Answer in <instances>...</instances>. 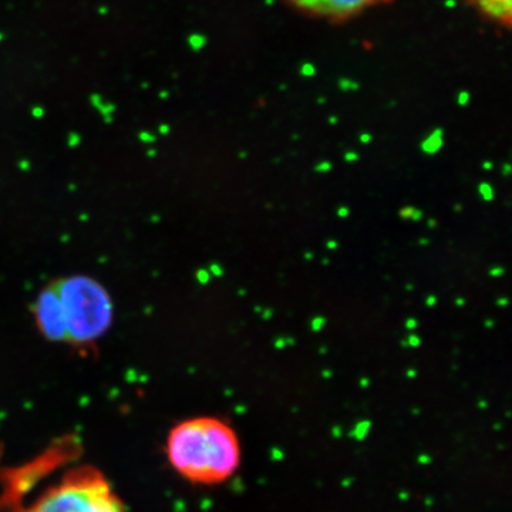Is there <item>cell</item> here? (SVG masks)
<instances>
[{
	"mask_svg": "<svg viewBox=\"0 0 512 512\" xmlns=\"http://www.w3.org/2000/svg\"><path fill=\"white\" fill-rule=\"evenodd\" d=\"M330 168H332V164L325 161V163L319 164L318 167H316V171H318V173H328Z\"/></svg>",
	"mask_w": 512,
	"mask_h": 512,
	"instance_id": "cell-11",
	"label": "cell"
},
{
	"mask_svg": "<svg viewBox=\"0 0 512 512\" xmlns=\"http://www.w3.org/2000/svg\"><path fill=\"white\" fill-rule=\"evenodd\" d=\"M491 167H493V164H491V163H485L484 164L485 170H490Z\"/></svg>",
	"mask_w": 512,
	"mask_h": 512,
	"instance_id": "cell-18",
	"label": "cell"
},
{
	"mask_svg": "<svg viewBox=\"0 0 512 512\" xmlns=\"http://www.w3.org/2000/svg\"><path fill=\"white\" fill-rule=\"evenodd\" d=\"M326 320L323 318H315L312 322V329L315 330V332H319V330L323 329V326H325Z\"/></svg>",
	"mask_w": 512,
	"mask_h": 512,
	"instance_id": "cell-10",
	"label": "cell"
},
{
	"mask_svg": "<svg viewBox=\"0 0 512 512\" xmlns=\"http://www.w3.org/2000/svg\"><path fill=\"white\" fill-rule=\"evenodd\" d=\"M171 467L194 484L225 483L241 466V443L235 430L217 417L181 421L167 437Z\"/></svg>",
	"mask_w": 512,
	"mask_h": 512,
	"instance_id": "cell-1",
	"label": "cell"
},
{
	"mask_svg": "<svg viewBox=\"0 0 512 512\" xmlns=\"http://www.w3.org/2000/svg\"><path fill=\"white\" fill-rule=\"evenodd\" d=\"M412 340H413L412 345H419V339L414 338V336H413Z\"/></svg>",
	"mask_w": 512,
	"mask_h": 512,
	"instance_id": "cell-19",
	"label": "cell"
},
{
	"mask_svg": "<svg viewBox=\"0 0 512 512\" xmlns=\"http://www.w3.org/2000/svg\"><path fill=\"white\" fill-rule=\"evenodd\" d=\"M346 161H349V163H352V161H356L359 156H357L356 153H348L346 154Z\"/></svg>",
	"mask_w": 512,
	"mask_h": 512,
	"instance_id": "cell-14",
	"label": "cell"
},
{
	"mask_svg": "<svg viewBox=\"0 0 512 512\" xmlns=\"http://www.w3.org/2000/svg\"><path fill=\"white\" fill-rule=\"evenodd\" d=\"M369 140H370L369 136H363V137H362V141H363V143H365V141H366V143H367V141H369Z\"/></svg>",
	"mask_w": 512,
	"mask_h": 512,
	"instance_id": "cell-22",
	"label": "cell"
},
{
	"mask_svg": "<svg viewBox=\"0 0 512 512\" xmlns=\"http://www.w3.org/2000/svg\"><path fill=\"white\" fill-rule=\"evenodd\" d=\"M478 191H480L481 197L484 198L485 201H491L494 198L493 187H491L488 183L480 184L478 187Z\"/></svg>",
	"mask_w": 512,
	"mask_h": 512,
	"instance_id": "cell-9",
	"label": "cell"
},
{
	"mask_svg": "<svg viewBox=\"0 0 512 512\" xmlns=\"http://www.w3.org/2000/svg\"><path fill=\"white\" fill-rule=\"evenodd\" d=\"M338 215H339V217H340V218H346V217H348V215H349V210H348V208H346V207H342V208H340V210L338 211Z\"/></svg>",
	"mask_w": 512,
	"mask_h": 512,
	"instance_id": "cell-13",
	"label": "cell"
},
{
	"mask_svg": "<svg viewBox=\"0 0 512 512\" xmlns=\"http://www.w3.org/2000/svg\"><path fill=\"white\" fill-rule=\"evenodd\" d=\"M328 247L335 249L336 247H338V244H336V242H329Z\"/></svg>",
	"mask_w": 512,
	"mask_h": 512,
	"instance_id": "cell-17",
	"label": "cell"
},
{
	"mask_svg": "<svg viewBox=\"0 0 512 512\" xmlns=\"http://www.w3.org/2000/svg\"><path fill=\"white\" fill-rule=\"evenodd\" d=\"M53 288L62 306L66 342L90 343L106 332L113 309L101 285L84 276H74Z\"/></svg>",
	"mask_w": 512,
	"mask_h": 512,
	"instance_id": "cell-3",
	"label": "cell"
},
{
	"mask_svg": "<svg viewBox=\"0 0 512 512\" xmlns=\"http://www.w3.org/2000/svg\"><path fill=\"white\" fill-rule=\"evenodd\" d=\"M441 146H443V134H441V131H437L436 134H431V136L424 141L421 148H423L424 153L434 154L440 150Z\"/></svg>",
	"mask_w": 512,
	"mask_h": 512,
	"instance_id": "cell-7",
	"label": "cell"
},
{
	"mask_svg": "<svg viewBox=\"0 0 512 512\" xmlns=\"http://www.w3.org/2000/svg\"><path fill=\"white\" fill-rule=\"evenodd\" d=\"M19 512H126L110 481L97 468H72Z\"/></svg>",
	"mask_w": 512,
	"mask_h": 512,
	"instance_id": "cell-2",
	"label": "cell"
},
{
	"mask_svg": "<svg viewBox=\"0 0 512 512\" xmlns=\"http://www.w3.org/2000/svg\"><path fill=\"white\" fill-rule=\"evenodd\" d=\"M37 325L47 339L66 342V325H64L62 306L55 288L46 289L36 303Z\"/></svg>",
	"mask_w": 512,
	"mask_h": 512,
	"instance_id": "cell-5",
	"label": "cell"
},
{
	"mask_svg": "<svg viewBox=\"0 0 512 512\" xmlns=\"http://www.w3.org/2000/svg\"><path fill=\"white\" fill-rule=\"evenodd\" d=\"M490 274L493 276L503 275V269H501V268L493 269V271H490Z\"/></svg>",
	"mask_w": 512,
	"mask_h": 512,
	"instance_id": "cell-15",
	"label": "cell"
},
{
	"mask_svg": "<svg viewBox=\"0 0 512 512\" xmlns=\"http://www.w3.org/2000/svg\"><path fill=\"white\" fill-rule=\"evenodd\" d=\"M498 305H507V299H504V301H498Z\"/></svg>",
	"mask_w": 512,
	"mask_h": 512,
	"instance_id": "cell-21",
	"label": "cell"
},
{
	"mask_svg": "<svg viewBox=\"0 0 512 512\" xmlns=\"http://www.w3.org/2000/svg\"><path fill=\"white\" fill-rule=\"evenodd\" d=\"M434 303H436V298H434V296H430L429 301H427V305L431 306L434 305Z\"/></svg>",
	"mask_w": 512,
	"mask_h": 512,
	"instance_id": "cell-16",
	"label": "cell"
},
{
	"mask_svg": "<svg viewBox=\"0 0 512 512\" xmlns=\"http://www.w3.org/2000/svg\"><path fill=\"white\" fill-rule=\"evenodd\" d=\"M296 8L329 19H346L389 0H289Z\"/></svg>",
	"mask_w": 512,
	"mask_h": 512,
	"instance_id": "cell-4",
	"label": "cell"
},
{
	"mask_svg": "<svg viewBox=\"0 0 512 512\" xmlns=\"http://www.w3.org/2000/svg\"><path fill=\"white\" fill-rule=\"evenodd\" d=\"M421 212L417 211L416 208L413 207H406L403 208L402 211H400V217L404 218V220H414L419 221L421 218Z\"/></svg>",
	"mask_w": 512,
	"mask_h": 512,
	"instance_id": "cell-8",
	"label": "cell"
},
{
	"mask_svg": "<svg viewBox=\"0 0 512 512\" xmlns=\"http://www.w3.org/2000/svg\"><path fill=\"white\" fill-rule=\"evenodd\" d=\"M436 225H437L436 221H430L429 222V227H436Z\"/></svg>",
	"mask_w": 512,
	"mask_h": 512,
	"instance_id": "cell-20",
	"label": "cell"
},
{
	"mask_svg": "<svg viewBox=\"0 0 512 512\" xmlns=\"http://www.w3.org/2000/svg\"><path fill=\"white\" fill-rule=\"evenodd\" d=\"M470 5L501 28H510L512 0H467Z\"/></svg>",
	"mask_w": 512,
	"mask_h": 512,
	"instance_id": "cell-6",
	"label": "cell"
},
{
	"mask_svg": "<svg viewBox=\"0 0 512 512\" xmlns=\"http://www.w3.org/2000/svg\"><path fill=\"white\" fill-rule=\"evenodd\" d=\"M407 329L414 330L416 329L417 322L416 319H409L406 323Z\"/></svg>",
	"mask_w": 512,
	"mask_h": 512,
	"instance_id": "cell-12",
	"label": "cell"
}]
</instances>
